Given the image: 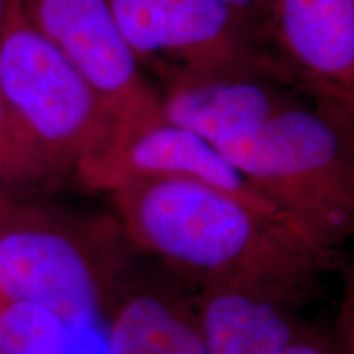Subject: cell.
<instances>
[{
    "mask_svg": "<svg viewBox=\"0 0 354 354\" xmlns=\"http://www.w3.org/2000/svg\"><path fill=\"white\" fill-rule=\"evenodd\" d=\"M110 197L131 246L198 289L250 286L308 295L333 263L279 216L196 180H135Z\"/></svg>",
    "mask_w": 354,
    "mask_h": 354,
    "instance_id": "obj_1",
    "label": "cell"
},
{
    "mask_svg": "<svg viewBox=\"0 0 354 354\" xmlns=\"http://www.w3.org/2000/svg\"><path fill=\"white\" fill-rule=\"evenodd\" d=\"M304 240L326 254L354 238V120L305 95L216 146Z\"/></svg>",
    "mask_w": 354,
    "mask_h": 354,
    "instance_id": "obj_2",
    "label": "cell"
},
{
    "mask_svg": "<svg viewBox=\"0 0 354 354\" xmlns=\"http://www.w3.org/2000/svg\"><path fill=\"white\" fill-rule=\"evenodd\" d=\"M117 216L79 215L0 194V297L43 307L73 325H107L125 284Z\"/></svg>",
    "mask_w": 354,
    "mask_h": 354,
    "instance_id": "obj_3",
    "label": "cell"
},
{
    "mask_svg": "<svg viewBox=\"0 0 354 354\" xmlns=\"http://www.w3.org/2000/svg\"><path fill=\"white\" fill-rule=\"evenodd\" d=\"M0 94L64 180L99 154L117 127L104 102L25 15L8 0L0 37Z\"/></svg>",
    "mask_w": 354,
    "mask_h": 354,
    "instance_id": "obj_4",
    "label": "cell"
},
{
    "mask_svg": "<svg viewBox=\"0 0 354 354\" xmlns=\"http://www.w3.org/2000/svg\"><path fill=\"white\" fill-rule=\"evenodd\" d=\"M109 2L140 64L156 77L241 68L281 73L266 51L258 26L220 0Z\"/></svg>",
    "mask_w": 354,
    "mask_h": 354,
    "instance_id": "obj_5",
    "label": "cell"
},
{
    "mask_svg": "<svg viewBox=\"0 0 354 354\" xmlns=\"http://www.w3.org/2000/svg\"><path fill=\"white\" fill-rule=\"evenodd\" d=\"M24 10L99 95L117 125L162 117L158 86L146 77L109 0H24Z\"/></svg>",
    "mask_w": 354,
    "mask_h": 354,
    "instance_id": "obj_6",
    "label": "cell"
},
{
    "mask_svg": "<svg viewBox=\"0 0 354 354\" xmlns=\"http://www.w3.org/2000/svg\"><path fill=\"white\" fill-rule=\"evenodd\" d=\"M76 177L84 187L107 192L145 179L196 180L282 218L216 146L165 117L115 127L104 149Z\"/></svg>",
    "mask_w": 354,
    "mask_h": 354,
    "instance_id": "obj_7",
    "label": "cell"
},
{
    "mask_svg": "<svg viewBox=\"0 0 354 354\" xmlns=\"http://www.w3.org/2000/svg\"><path fill=\"white\" fill-rule=\"evenodd\" d=\"M259 33L284 77L304 94L354 97V0H266Z\"/></svg>",
    "mask_w": 354,
    "mask_h": 354,
    "instance_id": "obj_8",
    "label": "cell"
},
{
    "mask_svg": "<svg viewBox=\"0 0 354 354\" xmlns=\"http://www.w3.org/2000/svg\"><path fill=\"white\" fill-rule=\"evenodd\" d=\"M158 81L162 117L214 146L254 130L307 95L269 68L167 73Z\"/></svg>",
    "mask_w": 354,
    "mask_h": 354,
    "instance_id": "obj_9",
    "label": "cell"
},
{
    "mask_svg": "<svg viewBox=\"0 0 354 354\" xmlns=\"http://www.w3.org/2000/svg\"><path fill=\"white\" fill-rule=\"evenodd\" d=\"M307 295L250 286L201 287L194 305L207 354H281L307 328Z\"/></svg>",
    "mask_w": 354,
    "mask_h": 354,
    "instance_id": "obj_10",
    "label": "cell"
},
{
    "mask_svg": "<svg viewBox=\"0 0 354 354\" xmlns=\"http://www.w3.org/2000/svg\"><path fill=\"white\" fill-rule=\"evenodd\" d=\"M112 354H207L192 300L166 286L123 290L110 313Z\"/></svg>",
    "mask_w": 354,
    "mask_h": 354,
    "instance_id": "obj_11",
    "label": "cell"
},
{
    "mask_svg": "<svg viewBox=\"0 0 354 354\" xmlns=\"http://www.w3.org/2000/svg\"><path fill=\"white\" fill-rule=\"evenodd\" d=\"M0 354H112L107 325H73L24 302L0 308Z\"/></svg>",
    "mask_w": 354,
    "mask_h": 354,
    "instance_id": "obj_12",
    "label": "cell"
},
{
    "mask_svg": "<svg viewBox=\"0 0 354 354\" xmlns=\"http://www.w3.org/2000/svg\"><path fill=\"white\" fill-rule=\"evenodd\" d=\"M0 143L41 169L53 185L61 183L33 133L21 122L19 113L12 109L2 94H0Z\"/></svg>",
    "mask_w": 354,
    "mask_h": 354,
    "instance_id": "obj_13",
    "label": "cell"
},
{
    "mask_svg": "<svg viewBox=\"0 0 354 354\" xmlns=\"http://www.w3.org/2000/svg\"><path fill=\"white\" fill-rule=\"evenodd\" d=\"M41 184L53 185L41 169L0 143V194L7 187H26V185Z\"/></svg>",
    "mask_w": 354,
    "mask_h": 354,
    "instance_id": "obj_14",
    "label": "cell"
},
{
    "mask_svg": "<svg viewBox=\"0 0 354 354\" xmlns=\"http://www.w3.org/2000/svg\"><path fill=\"white\" fill-rule=\"evenodd\" d=\"M335 349L336 354H354V277L346 286Z\"/></svg>",
    "mask_w": 354,
    "mask_h": 354,
    "instance_id": "obj_15",
    "label": "cell"
},
{
    "mask_svg": "<svg viewBox=\"0 0 354 354\" xmlns=\"http://www.w3.org/2000/svg\"><path fill=\"white\" fill-rule=\"evenodd\" d=\"M281 354H336V349L322 331L307 326Z\"/></svg>",
    "mask_w": 354,
    "mask_h": 354,
    "instance_id": "obj_16",
    "label": "cell"
},
{
    "mask_svg": "<svg viewBox=\"0 0 354 354\" xmlns=\"http://www.w3.org/2000/svg\"><path fill=\"white\" fill-rule=\"evenodd\" d=\"M220 2L232 8L233 12H236L238 15L253 21L259 30V20L263 15L266 0H220Z\"/></svg>",
    "mask_w": 354,
    "mask_h": 354,
    "instance_id": "obj_17",
    "label": "cell"
},
{
    "mask_svg": "<svg viewBox=\"0 0 354 354\" xmlns=\"http://www.w3.org/2000/svg\"><path fill=\"white\" fill-rule=\"evenodd\" d=\"M7 3H8V0H0V37H2L3 24H6V15H7Z\"/></svg>",
    "mask_w": 354,
    "mask_h": 354,
    "instance_id": "obj_18",
    "label": "cell"
},
{
    "mask_svg": "<svg viewBox=\"0 0 354 354\" xmlns=\"http://www.w3.org/2000/svg\"><path fill=\"white\" fill-rule=\"evenodd\" d=\"M343 107L348 110V113H349V115H351V118H353V120H354V97H353V99H351V100H349V102H348V104H344V105H343Z\"/></svg>",
    "mask_w": 354,
    "mask_h": 354,
    "instance_id": "obj_19",
    "label": "cell"
},
{
    "mask_svg": "<svg viewBox=\"0 0 354 354\" xmlns=\"http://www.w3.org/2000/svg\"><path fill=\"white\" fill-rule=\"evenodd\" d=\"M3 302H6V300H3L2 297H0V308H2V305H3Z\"/></svg>",
    "mask_w": 354,
    "mask_h": 354,
    "instance_id": "obj_20",
    "label": "cell"
}]
</instances>
